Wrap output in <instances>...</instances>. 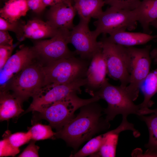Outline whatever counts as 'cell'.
Returning <instances> with one entry per match:
<instances>
[{
  "label": "cell",
  "instance_id": "8992f818",
  "mask_svg": "<svg viewBox=\"0 0 157 157\" xmlns=\"http://www.w3.org/2000/svg\"><path fill=\"white\" fill-rule=\"evenodd\" d=\"M43 65L38 60L29 65L13 77L3 90H11L23 101L33 97L44 86Z\"/></svg>",
  "mask_w": 157,
  "mask_h": 157
},
{
  "label": "cell",
  "instance_id": "ffe728a7",
  "mask_svg": "<svg viewBox=\"0 0 157 157\" xmlns=\"http://www.w3.org/2000/svg\"><path fill=\"white\" fill-rule=\"evenodd\" d=\"M74 5L80 18L90 21L97 19L103 13L104 0H73Z\"/></svg>",
  "mask_w": 157,
  "mask_h": 157
},
{
  "label": "cell",
  "instance_id": "e575fe53",
  "mask_svg": "<svg viewBox=\"0 0 157 157\" xmlns=\"http://www.w3.org/2000/svg\"><path fill=\"white\" fill-rule=\"evenodd\" d=\"M140 115H144L154 113L157 115V108L154 109H150L147 108L141 110L140 111Z\"/></svg>",
  "mask_w": 157,
  "mask_h": 157
},
{
  "label": "cell",
  "instance_id": "44dd1931",
  "mask_svg": "<svg viewBox=\"0 0 157 157\" xmlns=\"http://www.w3.org/2000/svg\"><path fill=\"white\" fill-rule=\"evenodd\" d=\"M29 10L27 0H8L0 9V16L12 22L25 16Z\"/></svg>",
  "mask_w": 157,
  "mask_h": 157
},
{
  "label": "cell",
  "instance_id": "484cf974",
  "mask_svg": "<svg viewBox=\"0 0 157 157\" xmlns=\"http://www.w3.org/2000/svg\"><path fill=\"white\" fill-rule=\"evenodd\" d=\"M25 22L19 19L11 22L0 17V30L9 31L14 32L18 40L22 41L24 39V30Z\"/></svg>",
  "mask_w": 157,
  "mask_h": 157
},
{
  "label": "cell",
  "instance_id": "8d00e7d4",
  "mask_svg": "<svg viewBox=\"0 0 157 157\" xmlns=\"http://www.w3.org/2000/svg\"><path fill=\"white\" fill-rule=\"evenodd\" d=\"M150 25L152 26L157 30V19L151 22Z\"/></svg>",
  "mask_w": 157,
  "mask_h": 157
},
{
  "label": "cell",
  "instance_id": "9c48e42d",
  "mask_svg": "<svg viewBox=\"0 0 157 157\" xmlns=\"http://www.w3.org/2000/svg\"><path fill=\"white\" fill-rule=\"evenodd\" d=\"M131 56L130 82L125 87L134 101L138 97L141 85L150 72L151 45L143 48L127 47Z\"/></svg>",
  "mask_w": 157,
  "mask_h": 157
},
{
  "label": "cell",
  "instance_id": "7402d4cb",
  "mask_svg": "<svg viewBox=\"0 0 157 157\" xmlns=\"http://www.w3.org/2000/svg\"><path fill=\"white\" fill-rule=\"evenodd\" d=\"M138 116L146 124L149 132V141L144 145L147 149L144 156L157 157V115L152 113L149 116L144 115Z\"/></svg>",
  "mask_w": 157,
  "mask_h": 157
},
{
  "label": "cell",
  "instance_id": "30bf717a",
  "mask_svg": "<svg viewBox=\"0 0 157 157\" xmlns=\"http://www.w3.org/2000/svg\"><path fill=\"white\" fill-rule=\"evenodd\" d=\"M87 83L86 78L51 87H43L32 97L33 100L26 112H39L53 103L65 97L72 93H81V88Z\"/></svg>",
  "mask_w": 157,
  "mask_h": 157
},
{
  "label": "cell",
  "instance_id": "7c38bea8",
  "mask_svg": "<svg viewBox=\"0 0 157 157\" xmlns=\"http://www.w3.org/2000/svg\"><path fill=\"white\" fill-rule=\"evenodd\" d=\"M37 60L33 47L23 46L17 50L0 70V90L5 89L13 77Z\"/></svg>",
  "mask_w": 157,
  "mask_h": 157
},
{
  "label": "cell",
  "instance_id": "8fae6325",
  "mask_svg": "<svg viewBox=\"0 0 157 157\" xmlns=\"http://www.w3.org/2000/svg\"><path fill=\"white\" fill-rule=\"evenodd\" d=\"M80 19L78 23L70 31L69 44L75 49L80 58L91 60L94 55L102 50V43L98 41L89 27V21Z\"/></svg>",
  "mask_w": 157,
  "mask_h": 157
},
{
  "label": "cell",
  "instance_id": "d6986e66",
  "mask_svg": "<svg viewBox=\"0 0 157 157\" xmlns=\"http://www.w3.org/2000/svg\"><path fill=\"white\" fill-rule=\"evenodd\" d=\"M135 10L143 32L151 34L150 24L157 19V0H142Z\"/></svg>",
  "mask_w": 157,
  "mask_h": 157
},
{
  "label": "cell",
  "instance_id": "ba28073f",
  "mask_svg": "<svg viewBox=\"0 0 157 157\" xmlns=\"http://www.w3.org/2000/svg\"><path fill=\"white\" fill-rule=\"evenodd\" d=\"M70 31L59 29L56 34L49 39L35 41L33 47L38 59L45 64L59 59L75 56V51L68 48Z\"/></svg>",
  "mask_w": 157,
  "mask_h": 157
},
{
  "label": "cell",
  "instance_id": "4dcf8cb0",
  "mask_svg": "<svg viewBox=\"0 0 157 157\" xmlns=\"http://www.w3.org/2000/svg\"><path fill=\"white\" fill-rule=\"evenodd\" d=\"M39 147L35 144V141L32 140L18 157H39Z\"/></svg>",
  "mask_w": 157,
  "mask_h": 157
},
{
  "label": "cell",
  "instance_id": "ac0fdd59",
  "mask_svg": "<svg viewBox=\"0 0 157 157\" xmlns=\"http://www.w3.org/2000/svg\"><path fill=\"white\" fill-rule=\"evenodd\" d=\"M58 30L47 21L38 19L29 20L24 27V40L26 38L38 40L51 38L56 34Z\"/></svg>",
  "mask_w": 157,
  "mask_h": 157
},
{
  "label": "cell",
  "instance_id": "d590c367",
  "mask_svg": "<svg viewBox=\"0 0 157 157\" xmlns=\"http://www.w3.org/2000/svg\"><path fill=\"white\" fill-rule=\"evenodd\" d=\"M150 54L151 58L154 59L155 64H157V48H155L151 50Z\"/></svg>",
  "mask_w": 157,
  "mask_h": 157
},
{
  "label": "cell",
  "instance_id": "f546056e",
  "mask_svg": "<svg viewBox=\"0 0 157 157\" xmlns=\"http://www.w3.org/2000/svg\"><path fill=\"white\" fill-rule=\"evenodd\" d=\"M14 48V46L0 45V70L11 56Z\"/></svg>",
  "mask_w": 157,
  "mask_h": 157
},
{
  "label": "cell",
  "instance_id": "2e32d148",
  "mask_svg": "<svg viewBox=\"0 0 157 157\" xmlns=\"http://www.w3.org/2000/svg\"><path fill=\"white\" fill-rule=\"evenodd\" d=\"M22 100L10 90L0 91V119L9 120L18 117L24 110Z\"/></svg>",
  "mask_w": 157,
  "mask_h": 157
},
{
  "label": "cell",
  "instance_id": "5b68a950",
  "mask_svg": "<svg viewBox=\"0 0 157 157\" xmlns=\"http://www.w3.org/2000/svg\"><path fill=\"white\" fill-rule=\"evenodd\" d=\"M76 92L72 93L65 97L44 108L39 113L40 119H44L56 132L60 130L74 116V113L81 107L100 99L96 95L88 99L79 97Z\"/></svg>",
  "mask_w": 157,
  "mask_h": 157
},
{
  "label": "cell",
  "instance_id": "cb8c5ba5",
  "mask_svg": "<svg viewBox=\"0 0 157 157\" xmlns=\"http://www.w3.org/2000/svg\"><path fill=\"white\" fill-rule=\"evenodd\" d=\"M52 128L49 125H47L37 123L28 128V131L30 134L32 140L54 139L56 138V133L52 131Z\"/></svg>",
  "mask_w": 157,
  "mask_h": 157
},
{
  "label": "cell",
  "instance_id": "3957f363",
  "mask_svg": "<svg viewBox=\"0 0 157 157\" xmlns=\"http://www.w3.org/2000/svg\"><path fill=\"white\" fill-rule=\"evenodd\" d=\"M94 95L107 102L108 106L104 108V113L106 115L105 118L108 122L113 120L119 114L127 117L131 114L139 115L140 105L134 103L133 99L125 87L113 85L106 78Z\"/></svg>",
  "mask_w": 157,
  "mask_h": 157
},
{
  "label": "cell",
  "instance_id": "74e56055",
  "mask_svg": "<svg viewBox=\"0 0 157 157\" xmlns=\"http://www.w3.org/2000/svg\"><path fill=\"white\" fill-rule=\"evenodd\" d=\"M5 2V3L8 0H1Z\"/></svg>",
  "mask_w": 157,
  "mask_h": 157
},
{
  "label": "cell",
  "instance_id": "d6a6232c",
  "mask_svg": "<svg viewBox=\"0 0 157 157\" xmlns=\"http://www.w3.org/2000/svg\"><path fill=\"white\" fill-rule=\"evenodd\" d=\"M13 41L8 31L0 30V45L13 46Z\"/></svg>",
  "mask_w": 157,
  "mask_h": 157
},
{
  "label": "cell",
  "instance_id": "603a6c76",
  "mask_svg": "<svg viewBox=\"0 0 157 157\" xmlns=\"http://www.w3.org/2000/svg\"><path fill=\"white\" fill-rule=\"evenodd\" d=\"M140 89L144 96L140 104V110L149 108L154 104L152 97L157 93V68L150 72L141 85Z\"/></svg>",
  "mask_w": 157,
  "mask_h": 157
},
{
  "label": "cell",
  "instance_id": "52a82bcc",
  "mask_svg": "<svg viewBox=\"0 0 157 157\" xmlns=\"http://www.w3.org/2000/svg\"><path fill=\"white\" fill-rule=\"evenodd\" d=\"M138 17L135 9L129 10L113 6L108 8L94 22L92 31L97 38L101 34L109 35L119 30L132 31L137 26Z\"/></svg>",
  "mask_w": 157,
  "mask_h": 157
},
{
  "label": "cell",
  "instance_id": "d4e9b609",
  "mask_svg": "<svg viewBox=\"0 0 157 157\" xmlns=\"http://www.w3.org/2000/svg\"><path fill=\"white\" fill-rule=\"evenodd\" d=\"M105 137V133L92 138L81 148L69 157H85L97 152L101 147Z\"/></svg>",
  "mask_w": 157,
  "mask_h": 157
},
{
  "label": "cell",
  "instance_id": "4316f807",
  "mask_svg": "<svg viewBox=\"0 0 157 157\" xmlns=\"http://www.w3.org/2000/svg\"><path fill=\"white\" fill-rule=\"evenodd\" d=\"M4 137L6 138L13 146L18 148L28 143L31 140L28 131L18 132L11 134L8 131L5 133Z\"/></svg>",
  "mask_w": 157,
  "mask_h": 157
},
{
  "label": "cell",
  "instance_id": "7a4b0ae2",
  "mask_svg": "<svg viewBox=\"0 0 157 157\" xmlns=\"http://www.w3.org/2000/svg\"><path fill=\"white\" fill-rule=\"evenodd\" d=\"M90 61L75 56L43 64L44 87H51L86 78Z\"/></svg>",
  "mask_w": 157,
  "mask_h": 157
},
{
  "label": "cell",
  "instance_id": "e0dca14e",
  "mask_svg": "<svg viewBox=\"0 0 157 157\" xmlns=\"http://www.w3.org/2000/svg\"><path fill=\"white\" fill-rule=\"evenodd\" d=\"M110 41L126 47L144 44L157 38V35H152L144 33L127 32L119 30L107 37Z\"/></svg>",
  "mask_w": 157,
  "mask_h": 157
},
{
  "label": "cell",
  "instance_id": "277c9868",
  "mask_svg": "<svg viewBox=\"0 0 157 157\" xmlns=\"http://www.w3.org/2000/svg\"><path fill=\"white\" fill-rule=\"evenodd\" d=\"M101 41L107 74L113 80L119 81L121 86L126 87L130 82L131 65L128 47L110 41L106 35H103Z\"/></svg>",
  "mask_w": 157,
  "mask_h": 157
},
{
  "label": "cell",
  "instance_id": "9a60e30c",
  "mask_svg": "<svg viewBox=\"0 0 157 157\" xmlns=\"http://www.w3.org/2000/svg\"><path fill=\"white\" fill-rule=\"evenodd\" d=\"M127 117L122 116V121L117 127L105 133L104 141L99 150L90 157H115L119 133L123 131L128 130L133 131L134 135L138 133V131L134 128L133 124L128 122Z\"/></svg>",
  "mask_w": 157,
  "mask_h": 157
},
{
  "label": "cell",
  "instance_id": "83f0119b",
  "mask_svg": "<svg viewBox=\"0 0 157 157\" xmlns=\"http://www.w3.org/2000/svg\"><path fill=\"white\" fill-rule=\"evenodd\" d=\"M105 4L118 9L132 10L136 9L140 0H104Z\"/></svg>",
  "mask_w": 157,
  "mask_h": 157
},
{
  "label": "cell",
  "instance_id": "1f68e13d",
  "mask_svg": "<svg viewBox=\"0 0 157 157\" xmlns=\"http://www.w3.org/2000/svg\"><path fill=\"white\" fill-rule=\"evenodd\" d=\"M29 10L37 14L41 13L46 7L43 0H27Z\"/></svg>",
  "mask_w": 157,
  "mask_h": 157
},
{
  "label": "cell",
  "instance_id": "5bb4252c",
  "mask_svg": "<svg viewBox=\"0 0 157 157\" xmlns=\"http://www.w3.org/2000/svg\"><path fill=\"white\" fill-rule=\"evenodd\" d=\"M72 3L64 2L50 7L47 21L56 29L71 31L75 26L73 21L77 13Z\"/></svg>",
  "mask_w": 157,
  "mask_h": 157
},
{
  "label": "cell",
  "instance_id": "f1b7e54d",
  "mask_svg": "<svg viewBox=\"0 0 157 157\" xmlns=\"http://www.w3.org/2000/svg\"><path fill=\"white\" fill-rule=\"evenodd\" d=\"M19 148L13 146L5 137L0 141V156H14L19 152Z\"/></svg>",
  "mask_w": 157,
  "mask_h": 157
},
{
  "label": "cell",
  "instance_id": "836d02e7",
  "mask_svg": "<svg viewBox=\"0 0 157 157\" xmlns=\"http://www.w3.org/2000/svg\"><path fill=\"white\" fill-rule=\"evenodd\" d=\"M46 7H51L62 3L72 1L73 0H43Z\"/></svg>",
  "mask_w": 157,
  "mask_h": 157
},
{
  "label": "cell",
  "instance_id": "6da1fadb",
  "mask_svg": "<svg viewBox=\"0 0 157 157\" xmlns=\"http://www.w3.org/2000/svg\"><path fill=\"white\" fill-rule=\"evenodd\" d=\"M94 101L81 107L76 117L56 132V138L64 140L76 150L96 134L108 129L109 122L102 117L104 108Z\"/></svg>",
  "mask_w": 157,
  "mask_h": 157
},
{
  "label": "cell",
  "instance_id": "4fadbf2b",
  "mask_svg": "<svg viewBox=\"0 0 157 157\" xmlns=\"http://www.w3.org/2000/svg\"><path fill=\"white\" fill-rule=\"evenodd\" d=\"M106 66L102 50L95 54L91 60L86 74L85 92L93 96L106 79Z\"/></svg>",
  "mask_w": 157,
  "mask_h": 157
}]
</instances>
